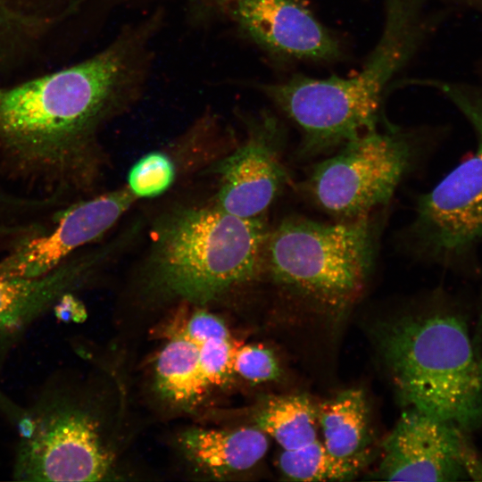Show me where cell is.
Listing matches in <instances>:
<instances>
[{
  "label": "cell",
  "mask_w": 482,
  "mask_h": 482,
  "mask_svg": "<svg viewBox=\"0 0 482 482\" xmlns=\"http://www.w3.org/2000/svg\"><path fill=\"white\" fill-rule=\"evenodd\" d=\"M112 46L81 63L0 89V158L21 177L53 189L87 170L93 132L127 71Z\"/></svg>",
  "instance_id": "1"
},
{
  "label": "cell",
  "mask_w": 482,
  "mask_h": 482,
  "mask_svg": "<svg viewBox=\"0 0 482 482\" xmlns=\"http://www.w3.org/2000/svg\"><path fill=\"white\" fill-rule=\"evenodd\" d=\"M385 5L381 37L355 76L325 79L295 76L262 87L301 133L298 159L330 154L378 128L386 87L410 59L423 32V0H386Z\"/></svg>",
  "instance_id": "2"
},
{
  "label": "cell",
  "mask_w": 482,
  "mask_h": 482,
  "mask_svg": "<svg viewBox=\"0 0 482 482\" xmlns=\"http://www.w3.org/2000/svg\"><path fill=\"white\" fill-rule=\"evenodd\" d=\"M380 350L409 409L467 434L482 427V353L464 317L440 309L386 326Z\"/></svg>",
  "instance_id": "3"
},
{
  "label": "cell",
  "mask_w": 482,
  "mask_h": 482,
  "mask_svg": "<svg viewBox=\"0 0 482 482\" xmlns=\"http://www.w3.org/2000/svg\"><path fill=\"white\" fill-rule=\"evenodd\" d=\"M269 232L263 216L241 218L216 206L179 210L155 233L151 278L172 295L206 303L263 271Z\"/></svg>",
  "instance_id": "4"
},
{
  "label": "cell",
  "mask_w": 482,
  "mask_h": 482,
  "mask_svg": "<svg viewBox=\"0 0 482 482\" xmlns=\"http://www.w3.org/2000/svg\"><path fill=\"white\" fill-rule=\"evenodd\" d=\"M382 225L378 211L333 222L285 217L269 232L263 270L287 292L342 309L364 288L376 261Z\"/></svg>",
  "instance_id": "5"
},
{
  "label": "cell",
  "mask_w": 482,
  "mask_h": 482,
  "mask_svg": "<svg viewBox=\"0 0 482 482\" xmlns=\"http://www.w3.org/2000/svg\"><path fill=\"white\" fill-rule=\"evenodd\" d=\"M463 114L475 135L473 153L418 197L404 232L411 255L457 273L479 269L482 249V91L430 81Z\"/></svg>",
  "instance_id": "6"
},
{
  "label": "cell",
  "mask_w": 482,
  "mask_h": 482,
  "mask_svg": "<svg viewBox=\"0 0 482 482\" xmlns=\"http://www.w3.org/2000/svg\"><path fill=\"white\" fill-rule=\"evenodd\" d=\"M420 131L368 130L313 163L299 189L316 207L350 220L383 209L428 148Z\"/></svg>",
  "instance_id": "7"
},
{
  "label": "cell",
  "mask_w": 482,
  "mask_h": 482,
  "mask_svg": "<svg viewBox=\"0 0 482 482\" xmlns=\"http://www.w3.org/2000/svg\"><path fill=\"white\" fill-rule=\"evenodd\" d=\"M18 440L12 465L18 481H99L111 466L97 419L56 380L33 403L14 409Z\"/></svg>",
  "instance_id": "8"
},
{
  "label": "cell",
  "mask_w": 482,
  "mask_h": 482,
  "mask_svg": "<svg viewBox=\"0 0 482 482\" xmlns=\"http://www.w3.org/2000/svg\"><path fill=\"white\" fill-rule=\"evenodd\" d=\"M284 133L273 117H263L247 140L217 167L216 207L241 218L263 216L290 182L283 159Z\"/></svg>",
  "instance_id": "9"
},
{
  "label": "cell",
  "mask_w": 482,
  "mask_h": 482,
  "mask_svg": "<svg viewBox=\"0 0 482 482\" xmlns=\"http://www.w3.org/2000/svg\"><path fill=\"white\" fill-rule=\"evenodd\" d=\"M465 436L448 422L409 409L383 443L377 475L385 480L466 479L462 460Z\"/></svg>",
  "instance_id": "10"
},
{
  "label": "cell",
  "mask_w": 482,
  "mask_h": 482,
  "mask_svg": "<svg viewBox=\"0 0 482 482\" xmlns=\"http://www.w3.org/2000/svg\"><path fill=\"white\" fill-rule=\"evenodd\" d=\"M133 200L128 188L69 207L57 216L50 232L22 240L0 260V277L32 278L53 270L80 246L110 229Z\"/></svg>",
  "instance_id": "11"
},
{
  "label": "cell",
  "mask_w": 482,
  "mask_h": 482,
  "mask_svg": "<svg viewBox=\"0 0 482 482\" xmlns=\"http://www.w3.org/2000/svg\"><path fill=\"white\" fill-rule=\"evenodd\" d=\"M235 17L257 43L291 57L331 61L338 41L297 0H237Z\"/></svg>",
  "instance_id": "12"
},
{
  "label": "cell",
  "mask_w": 482,
  "mask_h": 482,
  "mask_svg": "<svg viewBox=\"0 0 482 482\" xmlns=\"http://www.w3.org/2000/svg\"><path fill=\"white\" fill-rule=\"evenodd\" d=\"M94 260L67 259L37 277H0V342L21 333L78 287Z\"/></svg>",
  "instance_id": "13"
},
{
  "label": "cell",
  "mask_w": 482,
  "mask_h": 482,
  "mask_svg": "<svg viewBox=\"0 0 482 482\" xmlns=\"http://www.w3.org/2000/svg\"><path fill=\"white\" fill-rule=\"evenodd\" d=\"M179 441L187 457L213 477L252 468L269 447L268 435L257 426L231 430L191 428Z\"/></svg>",
  "instance_id": "14"
},
{
  "label": "cell",
  "mask_w": 482,
  "mask_h": 482,
  "mask_svg": "<svg viewBox=\"0 0 482 482\" xmlns=\"http://www.w3.org/2000/svg\"><path fill=\"white\" fill-rule=\"evenodd\" d=\"M323 445L342 460H367L369 408L362 390H345L317 407Z\"/></svg>",
  "instance_id": "15"
},
{
  "label": "cell",
  "mask_w": 482,
  "mask_h": 482,
  "mask_svg": "<svg viewBox=\"0 0 482 482\" xmlns=\"http://www.w3.org/2000/svg\"><path fill=\"white\" fill-rule=\"evenodd\" d=\"M155 370L159 391L172 403H195L209 387L199 364V345L181 334L161 351Z\"/></svg>",
  "instance_id": "16"
},
{
  "label": "cell",
  "mask_w": 482,
  "mask_h": 482,
  "mask_svg": "<svg viewBox=\"0 0 482 482\" xmlns=\"http://www.w3.org/2000/svg\"><path fill=\"white\" fill-rule=\"evenodd\" d=\"M257 427L282 448L292 450L317 438V407L305 395L272 397L260 409Z\"/></svg>",
  "instance_id": "17"
},
{
  "label": "cell",
  "mask_w": 482,
  "mask_h": 482,
  "mask_svg": "<svg viewBox=\"0 0 482 482\" xmlns=\"http://www.w3.org/2000/svg\"><path fill=\"white\" fill-rule=\"evenodd\" d=\"M367 460H342L330 454L318 439L292 450H282L278 468L295 481H345L354 478Z\"/></svg>",
  "instance_id": "18"
},
{
  "label": "cell",
  "mask_w": 482,
  "mask_h": 482,
  "mask_svg": "<svg viewBox=\"0 0 482 482\" xmlns=\"http://www.w3.org/2000/svg\"><path fill=\"white\" fill-rule=\"evenodd\" d=\"M175 170L170 159L160 152L141 157L130 169L129 189L134 196L154 197L167 190L172 184Z\"/></svg>",
  "instance_id": "19"
},
{
  "label": "cell",
  "mask_w": 482,
  "mask_h": 482,
  "mask_svg": "<svg viewBox=\"0 0 482 482\" xmlns=\"http://www.w3.org/2000/svg\"><path fill=\"white\" fill-rule=\"evenodd\" d=\"M233 369L254 383L274 380L280 373L274 353L261 345H238L234 355Z\"/></svg>",
  "instance_id": "20"
},
{
  "label": "cell",
  "mask_w": 482,
  "mask_h": 482,
  "mask_svg": "<svg viewBox=\"0 0 482 482\" xmlns=\"http://www.w3.org/2000/svg\"><path fill=\"white\" fill-rule=\"evenodd\" d=\"M238 345L231 338L213 339L199 345V364L207 384L220 386L232 372Z\"/></svg>",
  "instance_id": "21"
},
{
  "label": "cell",
  "mask_w": 482,
  "mask_h": 482,
  "mask_svg": "<svg viewBox=\"0 0 482 482\" xmlns=\"http://www.w3.org/2000/svg\"><path fill=\"white\" fill-rule=\"evenodd\" d=\"M179 334L198 345L213 339L231 338L225 323L220 318L206 312L194 313Z\"/></svg>",
  "instance_id": "22"
},
{
  "label": "cell",
  "mask_w": 482,
  "mask_h": 482,
  "mask_svg": "<svg viewBox=\"0 0 482 482\" xmlns=\"http://www.w3.org/2000/svg\"><path fill=\"white\" fill-rule=\"evenodd\" d=\"M462 460L467 477L482 481V459L466 439L462 449Z\"/></svg>",
  "instance_id": "23"
},
{
  "label": "cell",
  "mask_w": 482,
  "mask_h": 482,
  "mask_svg": "<svg viewBox=\"0 0 482 482\" xmlns=\"http://www.w3.org/2000/svg\"><path fill=\"white\" fill-rule=\"evenodd\" d=\"M12 21L10 12L0 0V30L9 27Z\"/></svg>",
  "instance_id": "24"
},
{
  "label": "cell",
  "mask_w": 482,
  "mask_h": 482,
  "mask_svg": "<svg viewBox=\"0 0 482 482\" xmlns=\"http://www.w3.org/2000/svg\"><path fill=\"white\" fill-rule=\"evenodd\" d=\"M22 231L23 227L0 225V238L20 234Z\"/></svg>",
  "instance_id": "25"
},
{
  "label": "cell",
  "mask_w": 482,
  "mask_h": 482,
  "mask_svg": "<svg viewBox=\"0 0 482 482\" xmlns=\"http://www.w3.org/2000/svg\"><path fill=\"white\" fill-rule=\"evenodd\" d=\"M220 1H229V0H220Z\"/></svg>",
  "instance_id": "26"
},
{
  "label": "cell",
  "mask_w": 482,
  "mask_h": 482,
  "mask_svg": "<svg viewBox=\"0 0 482 482\" xmlns=\"http://www.w3.org/2000/svg\"><path fill=\"white\" fill-rule=\"evenodd\" d=\"M482 3V0H479Z\"/></svg>",
  "instance_id": "27"
},
{
  "label": "cell",
  "mask_w": 482,
  "mask_h": 482,
  "mask_svg": "<svg viewBox=\"0 0 482 482\" xmlns=\"http://www.w3.org/2000/svg\"><path fill=\"white\" fill-rule=\"evenodd\" d=\"M1 196V195H0ZM0 200H1V197H0Z\"/></svg>",
  "instance_id": "28"
}]
</instances>
